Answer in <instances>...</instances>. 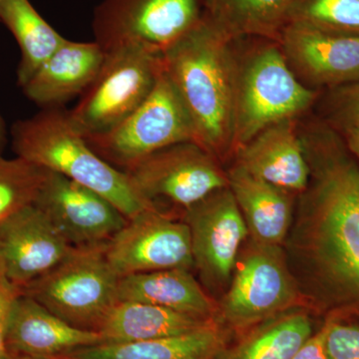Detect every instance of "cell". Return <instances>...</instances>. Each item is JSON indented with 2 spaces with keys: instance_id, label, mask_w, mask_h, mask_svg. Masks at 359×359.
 I'll use <instances>...</instances> for the list:
<instances>
[{
  "instance_id": "obj_32",
  "label": "cell",
  "mask_w": 359,
  "mask_h": 359,
  "mask_svg": "<svg viewBox=\"0 0 359 359\" xmlns=\"http://www.w3.org/2000/svg\"><path fill=\"white\" fill-rule=\"evenodd\" d=\"M346 127L347 143L359 159V116L342 118Z\"/></svg>"
},
{
  "instance_id": "obj_20",
  "label": "cell",
  "mask_w": 359,
  "mask_h": 359,
  "mask_svg": "<svg viewBox=\"0 0 359 359\" xmlns=\"http://www.w3.org/2000/svg\"><path fill=\"white\" fill-rule=\"evenodd\" d=\"M228 181L255 242L280 245L290 226L289 192L252 176L238 165L231 169Z\"/></svg>"
},
{
  "instance_id": "obj_27",
  "label": "cell",
  "mask_w": 359,
  "mask_h": 359,
  "mask_svg": "<svg viewBox=\"0 0 359 359\" xmlns=\"http://www.w3.org/2000/svg\"><path fill=\"white\" fill-rule=\"evenodd\" d=\"M290 23L359 36V0H295Z\"/></svg>"
},
{
  "instance_id": "obj_28",
  "label": "cell",
  "mask_w": 359,
  "mask_h": 359,
  "mask_svg": "<svg viewBox=\"0 0 359 359\" xmlns=\"http://www.w3.org/2000/svg\"><path fill=\"white\" fill-rule=\"evenodd\" d=\"M325 347L328 359H359V325L328 321Z\"/></svg>"
},
{
  "instance_id": "obj_25",
  "label": "cell",
  "mask_w": 359,
  "mask_h": 359,
  "mask_svg": "<svg viewBox=\"0 0 359 359\" xmlns=\"http://www.w3.org/2000/svg\"><path fill=\"white\" fill-rule=\"evenodd\" d=\"M311 320L304 313H292L273 321L224 355L215 359H292L311 337Z\"/></svg>"
},
{
  "instance_id": "obj_26",
  "label": "cell",
  "mask_w": 359,
  "mask_h": 359,
  "mask_svg": "<svg viewBox=\"0 0 359 359\" xmlns=\"http://www.w3.org/2000/svg\"><path fill=\"white\" fill-rule=\"evenodd\" d=\"M48 170L18 157L6 159L0 152V223L34 204Z\"/></svg>"
},
{
  "instance_id": "obj_22",
  "label": "cell",
  "mask_w": 359,
  "mask_h": 359,
  "mask_svg": "<svg viewBox=\"0 0 359 359\" xmlns=\"http://www.w3.org/2000/svg\"><path fill=\"white\" fill-rule=\"evenodd\" d=\"M212 321L145 302H117L97 332L103 342L139 341L189 334Z\"/></svg>"
},
{
  "instance_id": "obj_23",
  "label": "cell",
  "mask_w": 359,
  "mask_h": 359,
  "mask_svg": "<svg viewBox=\"0 0 359 359\" xmlns=\"http://www.w3.org/2000/svg\"><path fill=\"white\" fill-rule=\"evenodd\" d=\"M295 0H204L205 16L231 40L259 37L280 41Z\"/></svg>"
},
{
  "instance_id": "obj_14",
  "label": "cell",
  "mask_w": 359,
  "mask_h": 359,
  "mask_svg": "<svg viewBox=\"0 0 359 359\" xmlns=\"http://www.w3.org/2000/svg\"><path fill=\"white\" fill-rule=\"evenodd\" d=\"M73 250L35 204L0 223V273L20 289L48 273Z\"/></svg>"
},
{
  "instance_id": "obj_12",
  "label": "cell",
  "mask_w": 359,
  "mask_h": 359,
  "mask_svg": "<svg viewBox=\"0 0 359 359\" xmlns=\"http://www.w3.org/2000/svg\"><path fill=\"white\" fill-rule=\"evenodd\" d=\"M230 290L221 304L222 316L244 327L290 308L297 289L278 245H255L237 262Z\"/></svg>"
},
{
  "instance_id": "obj_15",
  "label": "cell",
  "mask_w": 359,
  "mask_h": 359,
  "mask_svg": "<svg viewBox=\"0 0 359 359\" xmlns=\"http://www.w3.org/2000/svg\"><path fill=\"white\" fill-rule=\"evenodd\" d=\"M292 70L318 85L359 82V36L290 23L278 41Z\"/></svg>"
},
{
  "instance_id": "obj_21",
  "label": "cell",
  "mask_w": 359,
  "mask_h": 359,
  "mask_svg": "<svg viewBox=\"0 0 359 359\" xmlns=\"http://www.w3.org/2000/svg\"><path fill=\"white\" fill-rule=\"evenodd\" d=\"M223 332L216 321L164 339L102 342L75 349L54 359H215L223 347Z\"/></svg>"
},
{
  "instance_id": "obj_19",
  "label": "cell",
  "mask_w": 359,
  "mask_h": 359,
  "mask_svg": "<svg viewBox=\"0 0 359 359\" xmlns=\"http://www.w3.org/2000/svg\"><path fill=\"white\" fill-rule=\"evenodd\" d=\"M118 302H145L179 313L214 320L217 306L190 269H171L122 276Z\"/></svg>"
},
{
  "instance_id": "obj_7",
  "label": "cell",
  "mask_w": 359,
  "mask_h": 359,
  "mask_svg": "<svg viewBox=\"0 0 359 359\" xmlns=\"http://www.w3.org/2000/svg\"><path fill=\"white\" fill-rule=\"evenodd\" d=\"M204 15V0H102L92 29L104 52L140 47L163 55Z\"/></svg>"
},
{
  "instance_id": "obj_18",
  "label": "cell",
  "mask_w": 359,
  "mask_h": 359,
  "mask_svg": "<svg viewBox=\"0 0 359 359\" xmlns=\"http://www.w3.org/2000/svg\"><path fill=\"white\" fill-rule=\"evenodd\" d=\"M238 166L287 192L304 190L309 166L290 120L276 123L238 149Z\"/></svg>"
},
{
  "instance_id": "obj_4",
  "label": "cell",
  "mask_w": 359,
  "mask_h": 359,
  "mask_svg": "<svg viewBox=\"0 0 359 359\" xmlns=\"http://www.w3.org/2000/svg\"><path fill=\"white\" fill-rule=\"evenodd\" d=\"M162 68L163 55L140 47L105 52L95 79L68 111L71 124L84 138L110 131L145 101Z\"/></svg>"
},
{
  "instance_id": "obj_8",
  "label": "cell",
  "mask_w": 359,
  "mask_h": 359,
  "mask_svg": "<svg viewBox=\"0 0 359 359\" xmlns=\"http://www.w3.org/2000/svg\"><path fill=\"white\" fill-rule=\"evenodd\" d=\"M124 173L149 209L163 214L170 205L172 218L173 210L184 216L210 194L229 186L216 158L195 142L158 151Z\"/></svg>"
},
{
  "instance_id": "obj_24",
  "label": "cell",
  "mask_w": 359,
  "mask_h": 359,
  "mask_svg": "<svg viewBox=\"0 0 359 359\" xmlns=\"http://www.w3.org/2000/svg\"><path fill=\"white\" fill-rule=\"evenodd\" d=\"M0 21L20 45L18 82L22 87L66 39L37 13L29 0H2Z\"/></svg>"
},
{
  "instance_id": "obj_9",
  "label": "cell",
  "mask_w": 359,
  "mask_h": 359,
  "mask_svg": "<svg viewBox=\"0 0 359 359\" xmlns=\"http://www.w3.org/2000/svg\"><path fill=\"white\" fill-rule=\"evenodd\" d=\"M314 237L328 271L359 294V171L337 164L323 174L316 196Z\"/></svg>"
},
{
  "instance_id": "obj_30",
  "label": "cell",
  "mask_w": 359,
  "mask_h": 359,
  "mask_svg": "<svg viewBox=\"0 0 359 359\" xmlns=\"http://www.w3.org/2000/svg\"><path fill=\"white\" fill-rule=\"evenodd\" d=\"M337 103L342 118L359 116V82L340 90Z\"/></svg>"
},
{
  "instance_id": "obj_2",
  "label": "cell",
  "mask_w": 359,
  "mask_h": 359,
  "mask_svg": "<svg viewBox=\"0 0 359 359\" xmlns=\"http://www.w3.org/2000/svg\"><path fill=\"white\" fill-rule=\"evenodd\" d=\"M18 157L100 194L126 217L150 210L135 192L127 175L94 152L71 124L62 107L45 108L11 128Z\"/></svg>"
},
{
  "instance_id": "obj_5",
  "label": "cell",
  "mask_w": 359,
  "mask_h": 359,
  "mask_svg": "<svg viewBox=\"0 0 359 359\" xmlns=\"http://www.w3.org/2000/svg\"><path fill=\"white\" fill-rule=\"evenodd\" d=\"M255 53L238 70L233 132L237 150L264 129L304 112L316 98L276 45H264Z\"/></svg>"
},
{
  "instance_id": "obj_33",
  "label": "cell",
  "mask_w": 359,
  "mask_h": 359,
  "mask_svg": "<svg viewBox=\"0 0 359 359\" xmlns=\"http://www.w3.org/2000/svg\"><path fill=\"white\" fill-rule=\"evenodd\" d=\"M6 144V123H4V119H2L1 116H0V152H1L2 149H4V145Z\"/></svg>"
},
{
  "instance_id": "obj_1",
  "label": "cell",
  "mask_w": 359,
  "mask_h": 359,
  "mask_svg": "<svg viewBox=\"0 0 359 359\" xmlns=\"http://www.w3.org/2000/svg\"><path fill=\"white\" fill-rule=\"evenodd\" d=\"M231 41L204 15L163 54V66L189 116L195 143L216 159L233 148L238 68Z\"/></svg>"
},
{
  "instance_id": "obj_6",
  "label": "cell",
  "mask_w": 359,
  "mask_h": 359,
  "mask_svg": "<svg viewBox=\"0 0 359 359\" xmlns=\"http://www.w3.org/2000/svg\"><path fill=\"white\" fill-rule=\"evenodd\" d=\"M111 166L124 173L163 149L195 136L183 103L163 66L154 88L143 103L106 133L85 138Z\"/></svg>"
},
{
  "instance_id": "obj_16",
  "label": "cell",
  "mask_w": 359,
  "mask_h": 359,
  "mask_svg": "<svg viewBox=\"0 0 359 359\" xmlns=\"http://www.w3.org/2000/svg\"><path fill=\"white\" fill-rule=\"evenodd\" d=\"M102 342L99 332L72 327L27 295L20 294L13 302L7 330V353L54 359Z\"/></svg>"
},
{
  "instance_id": "obj_10",
  "label": "cell",
  "mask_w": 359,
  "mask_h": 359,
  "mask_svg": "<svg viewBox=\"0 0 359 359\" xmlns=\"http://www.w3.org/2000/svg\"><path fill=\"white\" fill-rule=\"evenodd\" d=\"M118 278L194 266L191 231L186 222L144 210L127 219L104 249Z\"/></svg>"
},
{
  "instance_id": "obj_13",
  "label": "cell",
  "mask_w": 359,
  "mask_h": 359,
  "mask_svg": "<svg viewBox=\"0 0 359 359\" xmlns=\"http://www.w3.org/2000/svg\"><path fill=\"white\" fill-rule=\"evenodd\" d=\"M192 238L194 266L205 282L223 285L235 271L241 245L249 233L230 188L219 189L184 215Z\"/></svg>"
},
{
  "instance_id": "obj_35",
  "label": "cell",
  "mask_w": 359,
  "mask_h": 359,
  "mask_svg": "<svg viewBox=\"0 0 359 359\" xmlns=\"http://www.w3.org/2000/svg\"><path fill=\"white\" fill-rule=\"evenodd\" d=\"M2 0H0V6H1Z\"/></svg>"
},
{
  "instance_id": "obj_11",
  "label": "cell",
  "mask_w": 359,
  "mask_h": 359,
  "mask_svg": "<svg viewBox=\"0 0 359 359\" xmlns=\"http://www.w3.org/2000/svg\"><path fill=\"white\" fill-rule=\"evenodd\" d=\"M34 204L73 249L105 248L128 219L100 194L50 171Z\"/></svg>"
},
{
  "instance_id": "obj_34",
  "label": "cell",
  "mask_w": 359,
  "mask_h": 359,
  "mask_svg": "<svg viewBox=\"0 0 359 359\" xmlns=\"http://www.w3.org/2000/svg\"><path fill=\"white\" fill-rule=\"evenodd\" d=\"M6 359H48V358H33V356L23 355V354L7 353V356H6Z\"/></svg>"
},
{
  "instance_id": "obj_29",
  "label": "cell",
  "mask_w": 359,
  "mask_h": 359,
  "mask_svg": "<svg viewBox=\"0 0 359 359\" xmlns=\"http://www.w3.org/2000/svg\"><path fill=\"white\" fill-rule=\"evenodd\" d=\"M20 294V287L9 282L0 273V359H6L7 356L6 337L9 316L13 302Z\"/></svg>"
},
{
  "instance_id": "obj_3",
  "label": "cell",
  "mask_w": 359,
  "mask_h": 359,
  "mask_svg": "<svg viewBox=\"0 0 359 359\" xmlns=\"http://www.w3.org/2000/svg\"><path fill=\"white\" fill-rule=\"evenodd\" d=\"M104 249H74L48 273L21 287V294L72 327L97 332L118 302L119 278Z\"/></svg>"
},
{
  "instance_id": "obj_17",
  "label": "cell",
  "mask_w": 359,
  "mask_h": 359,
  "mask_svg": "<svg viewBox=\"0 0 359 359\" xmlns=\"http://www.w3.org/2000/svg\"><path fill=\"white\" fill-rule=\"evenodd\" d=\"M104 57L105 52L96 41L65 39L21 88L29 100L43 109L61 107L89 88Z\"/></svg>"
},
{
  "instance_id": "obj_31",
  "label": "cell",
  "mask_w": 359,
  "mask_h": 359,
  "mask_svg": "<svg viewBox=\"0 0 359 359\" xmlns=\"http://www.w3.org/2000/svg\"><path fill=\"white\" fill-rule=\"evenodd\" d=\"M292 359H328L325 347V327L316 335H311Z\"/></svg>"
}]
</instances>
